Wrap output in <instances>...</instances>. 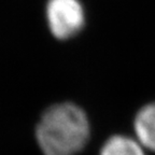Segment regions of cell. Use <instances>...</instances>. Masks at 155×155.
<instances>
[{
    "mask_svg": "<svg viewBox=\"0 0 155 155\" xmlns=\"http://www.w3.org/2000/svg\"><path fill=\"white\" fill-rule=\"evenodd\" d=\"M45 17L51 35L59 41L77 37L86 24V13L80 0H48Z\"/></svg>",
    "mask_w": 155,
    "mask_h": 155,
    "instance_id": "7a4b0ae2",
    "label": "cell"
},
{
    "mask_svg": "<svg viewBox=\"0 0 155 155\" xmlns=\"http://www.w3.org/2000/svg\"><path fill=\"white\" fill-rule=\"evenodd\" d=\"M145 151L135 137L117 134L104 141L99 155H147Z\"/></svg>",
    "mask_w": 155,
    "mask_h": 155,
    "instance_id": "277c9868",
    "label": "cell"
},
{
    "mask_svg": "<svg viewBox=\"0 0 155 155\" xmlns=\"http://www.w3.org/2000/svg\"><path fill=\"white\" fill-rule=\"evenodd\" d=\"M90 138L87 114L69 101L48 107L36 127V140L43 155H78Z\"/></svg>",
    "mask_w": 155,
    "mask_h": 155,
    "instance_id": "6da1fadb",
    "label": "cell"
},
{
    "mask_svg": "<svg viewBox=\"0 0 155 155\" xmlns=\"http://www.w3.org/2000/svg\"><path fill=\"white\" fill-rule=\"evenodd\" d=\"M135 138L147 151L155 152V101L144 104L134 117Z\"/></svg>",
    "mask_w": 155,
    "mask_h": 155,
    "instance_id": "3957f363",
    "label": "cell"
}]
</instances>
